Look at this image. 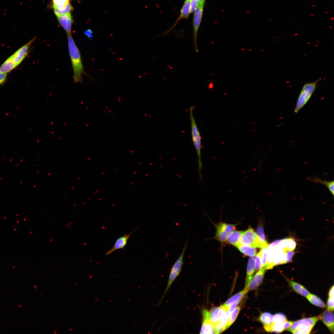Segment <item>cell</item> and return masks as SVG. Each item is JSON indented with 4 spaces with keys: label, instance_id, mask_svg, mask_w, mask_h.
I'll use <instances>...</instances> for the list:
<instances>
[{
    "label": "cell",
    "instance_id": "6da1fadb",
    "mask_svg": "<svg viewBox=\"0 0 334 334\" xmlns=\"http://www.w3.org/2000/svg\"><path fill=\"white\" fill-rule=\"evenodd\" d=\"M67 36L69 53L73 70L74 83H82V75L84 72L80 52L71 33L67 34Z\"/></svg>",
    "mask_w": 334,
    "mask_h": 334
},
{
    "label": "cell",
    "instance_id": "7a4b0ae2",
    "mask_svg": "<svg viewBox=\"0 0 334 334\" xmlns=\"http://www.w3.org/2000/svg\"><path fill=\"white\" fill-rule=\"evenodd\" d=\"M195 106H191L190 109V114L191 124V132L193 143L198 156V165L200 181L202 179L201 170L203 166L201 155V137L193 115V110Z\"/></svg>",
    "mask_w": 334,
    "mask_h": 334
},
{
    "label": "cell",
    "instance_id": "3957f363",
    "mask_svg": "<svg viewBox=\"0 0 334 334\" xmlns=\"http://www.w3.org/2000/svg\"><path fill=\"white\" fill-rule=\"evenodd\" d=\"M239 245H246L261 249L268 246L266 241L262 239L250 227L243 231L239 241Z\"/></svg>",
    "mask_w": 334,
    "mask_h": 334
},
{
    "label": "cell",
    "instance_id": "277c9868",
    "mask_svg": "<svg viewBox=\"0 0 334 334\" xmlns=\"http://www.w3.org/2000/svg\"><path fill=\"white\" fill-rule=\"evenodd\" d=\"M321 315L302 319L293 322L288 328V331L293 334H308L318 320Z\"/></svg>",
    "mask_w": 334,
    "mask_h": 334
},
{
    "label": "cell",
    "instance_id": "5b68a950",
    "mask_svg": "<svg viewBox=\"0 0 334 334\" xmlns=\"http://www.w3.org/2000/svg\"><path fill=\"white\" fill-rule=\"evenodd\" d=\"M321 79L310 82L306 83L303 86L298 96L294 110L296 113L307 103L310 98L317 87V85Z\"/></svg>",
    "mask_w": 334,
    "mask_h": 334
},
{
    "label": "cell",
    "instance_id": "8992f818",
    "mask_svg": "<svg viewBox=\"0 0 334 334\" xmlns=\"http://www.w3.org/2000/svg\"><path fill=\"white\" fill-rule=\"evenodd\" d=\"M188 239V238H187L186 240V243L183 247L181 254L171 268L167 285L163 295L161 299V301L160 302V303L162 300L163 297L169 290L171 285L178 276L181 270L183 264L184 257L185 252L187 248Z\"/></svg>",
    "mask_w": 334,
    "mask_h": 334
},
{
    "label": "cell",
    "instance_id": "52a82bcc",
    "mask_svg": "<svg viewBox=\"0 0 334 334\" xmlns=\"http://www.w3.org/2000/svg\"><path fill=\"white\" fill-rule=\"evenodd\" d=\"M236 225L220 222L215 225L216 233L215 237V239L221 243L226 241L228 236L233 231L235 230Z\"/></svg>",
    "mask_w": 334,
    "mask_h": 334
},
{
    "label": "cell",
    "instance_id": "ba28073f",
    "mask_svg": "<svg viewBox=\"0 0 334 334\" xmlns=\"http://www.w3.org/2000/svg\"><path fill=\"white\" fill-rule=\"evenodd\" d=\"M204 6L199 4L194 12L193 21V45L195 51L198 52L197 37L198 29L202 19Z\"/></svg>",
    "mask_w": 334,
    "mask_h": 334
},
{
    "label": "cell",
    "instance_id": "9c48e42d",
    "mask_svg": "<svg viewBox=\"0 0 334 334\" xmlns=\"http://www.w3.org/2000/svg\"><path fill=\"white\" fill-rule=\"evenodd\" d=\"M36 38V37H34L12 55L14 62L16 66L19 65L26 57L29 52L28 50Z\"/></svg>",
    "mask_w": 334,
    "mask_h": 334
},
{
    "label": "cell",
    "instance_id": "30bf717a",
    "mask_svg": "<svg viewBox=\"0 0 334 334\" xmlns=\"http://www.w3.org/2000/svg\"><path fill=\"white\" fill-rule=\"evenodd\" d=\"M203 322L200 334H215L214 325L210 318L209 312L204 309L202 311Z\"/></svg>",
    "mask_w": 334,
    "mask_h": 334
},
{
    "label": "cell",
    "instance_id": "8fae6325",
    "mask_svg": "<svg viewBox=\"0 0 334 334\" xmlns=\"http://www.w3.org/2000/svg\"><path fill=\"white\" fill-rule=\"evenodd\" d=\"M266 271L265 267L261 268L251 280L248 285L245 287V288L248 291L256 289L261 283Z\"/></svg>",
    "mask_w": 334,
    "mask_h": 334
},
{
    "label": "cell",
    "instance_id": "7c38bea8",
    "mask_svg": "<svg viewBox=\"0 0 334 334\" xmlns=\"http://www.w3.org/2000/svg\"><path fill=\"white\" fill-rule=\"evenodd\" d=\"M57 17L59 23L67 34L71 33L72 25L73 22L71 13L60 15Z\"/></svg>",
    "mask_w": 334,
    "mask_h": 334
},
{
    "label": "cell",
    "instance_id": "4fadbf2b",
    "mask_svg": "<svg viewBox=\"0 0 334 334\" xmlns=\"http://www.w3.org/2000/svg\"><path fill=\"white\" fill-rule=\"evenodd\" d=\"M273 248V265H275L284 264L285 262V254L286 251L279 245V244L275 246H272Z\"/></svg>",
    "mask_w": 334,
    "mask_h": 334
},
{
    "label": "cell",
    "instance_id": "5bb4252c",
    "mask_svg": "<svg viewBox=\"0 0 334 334\" xmlns=\"http://www.w3.org/2000/svg\"><path fill=\"white\" fill-rule=\"evenodd\" d=\"M139 226L136 227L130 233L126 234L118 238L112 248L106 253V255H108L118 249H123L126 246L128 240L131 234Z\"/></svg>",
    "mask_w": 334,
    "mask_h": 334
},
{
    "label": "cell",
    "instance_id": "9a60e30c",
    "mask_svg": "<svg viewBox=\"0 0 334 334\" xmlns=\"http://www.w3.org/2000/svg\"><path fill=\"white\" fill-rule=\"evenodd\" d=\"M229 315L227 311H225L219 320L213 324L215 334H220L225 330Z\"/></svg>",
    "mask_w": 334,
    "mask_h": 334
},
{
    "label": "cell",
    "instance_id": "2e32d148",
    "mask_svg": "<svg viewBox=\"0 0 334 334\" xmlns=\"http://www.w3.org/2000/svg\"><path fill=\"white\" fill-rule=\"evenodd\" d=\"M248 292V290L244 288L243 290L229 298L221 306L227 311L230 306L235 304H238Z\"/></svg>",
    "mask_w": 334,
    "mask_h": 334
},
{
    "label": "cell",
    "instance_id": "e0dca14e",
    "mask_svg": "<svg viewBox=\"0 0 334 334\" xmlns=\"http://www.w3.org/2000/svg\"><path fill=\"white\" fill-rule=\"evenodd\" d=\"M273 315L268 312L262 313L259 319L263 324L265 330L267 332H272V319Z\"/></svg>",
    "mask_w": 334,
    "mask_h": 334
},
{
    "label": "cell",
    "instance_id": "ac0fdd59",
    "mask_svg": "<svg viewBox=\"0 0 334 334\" xmlns=\"http://www.w3.org/2000/svg\"><path fill=\"white\" fill-rule=\"evenodd\" d=\"M332 311L327 310L321 316L323 323L332 333L334 332V314Z\"/></svg>",
    "mask_w": 334,
    "mask_h": 334
},
{
    "label": "cell",
    "instance_id": "d6986e66",
    "mask_svg": "<svg viewBox=\"0 0 334 334\" xmlns=\"http://www.w3.org/2000/svg\"><path fill=\"white\" fill-rule=\"evenodd\" d=\"M307 178L311 181L315 183H319L325 186L332 195H334V181H328L325 179V180L320 179L318 175L311 176Z\"/></svg>",
    "mask_w": 334,
    "mask_h": 334
},
{
    "label": "cell",
    "instance_id": "ffe728a7",
    "mask_svg": "<svg viewBox=\"0 0 334 334\" xmlns=\"http://www.w3.org/2000/svg\"><path fill=\"white\" fill-rule=\"evenodd\" d=\"M225 311L221 305L218 307H213L209 311V317L213 324L219 320Z\"/></svg>",
    "mask_w": 334,
    "mask_h": 334
},
{
    "label": "cell",
    "instance_id": "44dd1931",
    "mask_svg": "<svg viewBox=\"0 0 334 334\" xmlns=\"http://www.w3.org/2000/svg\"><path fill=\"white\" fill-rule=\"evenodd\" d=\"M285 278L291 287L299 294L306 297L310 293V292L301 284L287 277Z\"/></svg>",
    "mask_w": 334,
    "mask_h": 334
},
{
    "label": "cell",
    "instance_id": "7402d4cb",
    "mask_svg": "<svg viewBox=\"0 0 334 334\" xmlns=\"http://www.w3.org/2000/svg\"><path fill=\"white\" fill-rule=\"evenodd\" d=\"M255 256L250 257L248 263L247 273L245 287L248 285L251 280L255 270Z\"/></svg>",
    "mask_w": 334,
    "mask_h": 334
},
{
    "label": "cell",
    "instance_id": "603a6c76",
    "mask_svg": "<svg viewBox=\"0 0 334 334\" xmlns=\"http://www.w3.org/2000/svg\"><path fill=\"white\" fill-rule=\"evenodd\" d=\"M16 67L11 55L0 67V73L7 74Z\"/></svg>",
    "mask_w": 334,
    "mask_h": 334
},
{
    "label": "cell",
    "instance_id": "cb8c5ba5",
    "mask_svg": "<svg viewBox=\"0 0 334 334\" xmlns=\"http://www.w3.org/2000/svg\"><path fill=\"white\" fill-rule=\"evenodd\" d=\"M243 232L242 231L238 230L233 231L228 237L226 242L237 247L239 245V241Z\"/></svg>",
    "mask_w": 334,
    "mask_h": 334
},
{
    "label": "cell",
    "instance_id": "d4e9b609",
    "mask_svg": "<svg viewBox=\"0 0 334 334\" xmlns=\"http://www.w3.org/2000/svg\"><path fill=\"white\" fill-rule=\"evenodd\" d=\"M191 0H185L183 5L180 11V15L173 26L174 27L176 24L182 19H186L188 18L190 12Z\"/></svg>",
    "mask_w": 334,
    "mask_h": 334
},
{
    "label": "cell",
    "instance_id": "484cf974",
    "mask_svg": "<svg viewBox=\"0 0 334 334\" xmlns=\"http://www.w3.org/2000/svg\"><path fill=\"white\" fill-rule=\"evenodd\" d=\"M237 248L244 255L250 257L255 256L256 250L254 247L246 246L239 245Z\"/></svg>",
    "mask_w": 334,
    "mask_h": 334
},
{
    "label": "cell",
    "instance_id": "4316f807",
    "mask_svg": "<svg viewBox=\"0 0 334 334\" xmlns=\"http://www.w3.org/2000/svg\"><path fill=\"white\" fill-rule=\"evenodd\" d=\"M306 297L308 300L312 304L321 308L326 307L325 304L316 295L310 293Z\"/></svg>",
    "mask_w": 334,
    "mask_h": 334
},
{
    "label": "cell",
    "instance_id": "83f0119b",
    "mask_svg": "<svg viewBox=\"0 0 334 334\" xmlns=\"http://www.w3.org/2000/svg\"><path fill=\"white\" fill-rule=\"evenodd\" d=\"M241 308L239 306L236 308L230 314L225 330L228 328L233 323L238 315Z\"/></svg>",
    "mask_w": 334,
    "mask_h": 334
},
{
    "label": "cell",
    "instance_id": "f1b7e54d",
    "mask_svg": "<svg viewBox=\"0 0 334 334\" xmlns=\"http://www.w3.org/2000/svg\"><path fill=\"white\" fill-rule=\"evenodd\" d=\"M71 0H52V7L62 9L65 7Z\"/></svg>",
    "mask_w": 334,
    "mask_h": 334
},
{
    "label": "cell",
    "instance_id": "f546056e",
    "mask_svg": "<svg viewBox=\"0 0 334 334\" xmlns=\"http://www.w3.org/2000/svg\"><path fill=\"white\" fill-rule=\"evenodd\" d=\"M334 285L331 287L329 292V297L327 301V310L333 311L334 310Z\"/></svg>",
    "mask_w": 334,
    "mask_h": 334
},
{
    "label": "cell",
    "instance_id": "4dcf8cb0",
    "mask_svg": "<svg viewBox=\"0 0 334 334\" xmlns=\"http://www.w3.org/2000/svg\"><path fill=\"white\" fill-rule=\"evenodd\" d=\"M73 7L70 3H69L64 8L62 9H54L55 15L57 16L59 15L70 13L73 10Z\"/></svg>",
    "mask_w": 334,
    "mask_h": 334
},
{
    "label": "cell",
    "instance_id": "1f68e13d",
    "mask_svg": "<svg viewBox=\"0 0 334 334\" xmlns=\"http://www.w3.org/2000/svg\"><path fill=\"white\" fill-rule=\"evenodd\" d=\"M286 320V317L284 314L280 313H277L273 316L272 324L283 323Z\"/></svg>",
    "mask_w": 334,
    "mask_h": 334
},
{
    "label": "cell",
    "instance_id": "d6a6232c",
    "mask_svg": "<svg viewBox=\"0 0 334 334\" xmlns=\"http://www.w3.org/2000/svg\"><path fill=\"white\" fill-rule=\"evenodd\" d=\"M261 250L255 257V270L257 271L261 268Z\"/></svg>",
    "mask_w": 334,
    "mask_h": 334
},
{
    "label": "cell",
    "instance_id": "836d02e7",
    "mask_svg": "<svg viewBox=\"0 0 334 334\" xmlns=\"http://www.w3.org/2000/svg\"><path fill=\"white\" fill-rule=\"evenodd\" d=\"M267 247L262 249L261 250V268L265 267L267 259Z\"/></svg>",
    "mask_w": 334,
    "mask_h": 334
},
{
    "label": "cell",
    "instance_id": "e575fe53",
    "mask_svg": "<svg viewBox=\"0 0 334 334\" xmlns=\"http://www.w3.org/2000/svg\"><path fill=\"white\" fill-rule=\"evenodd\" d=\"M284 330V323L272 324V332L279 333Z\"/></svg>",
    "mask_w": 334,
    "mask_h": 334
},
{
    "label": "cell",
    "instance_id": "d590c367",
    "mask_svg": "<svg viewBox=\"0 0 334 334\" xmlns=\"http://www.w3.org/2000/svg\"><path fill=\"white\" fill-rule=\"evenodd\" d=\"M257 234L259 237L263 240L266 241L263 227L262 225H259L257 229Z\"/></svg>",
    "mask_w": 334,
    "mask_h": 334
},
{
    "label": "cell",
    "instance_id": "8d00e7d4",
    "mask_svg": "<svg viewBox=\"0 0 334 334\" xmlns=\"http://www.w3.org/2000/svg\"><path fill=\"white\" fill-rule=\"evenodd\" d=\"M289 239L288 238L283 239L281 240L279 244V245L286 252L288 251V247Z\"/></svg>",
    "mask_w": 334,
    "mask_h": 334
},
{
    "label": "cell",
    "instance_id": "74e56055",
    "mask_svg": "<svg viewBox=\"0 0 334 334\" xmlns=\"http://www.w3.org/2000/svg\"><path fill=\"white\" fill-rule=\"evenodd\" d=\"M199 4L198 0H191L190 12H194Z\"/></svg>",
    "mask_w": 334,
    "mask_h": 334
},
{
    "label": "cell",
    "instance_id": "f35d334b",
    "mask_svg": "<svg viewBox=\"0 0 334 334\" xmlns=\"http://www.w3.org/2000/svg\"><path fill=\"white\" fill-rule=\"evenodd\" d=\"M294 252L292 251H287L285 254V262L286 263L290 262L292 261L293 257L294 254Z\"/></svg>",
    "mask_w": 334,
    "mask_h": 334
},
{
    "label": "cell",
    "instance_id": "ab89813d",
    "mask_svg": "<svg viewBox=\"0 0 334 334\" xmlns=\"http://www.w3.org/2000/svg\"><path fill=\"white\" fill-rule=\"evenodd\" d=\"M296 243L295 241L292 238H289L288 247V250H293L295 248Z\"/></svg>",
    "mask_w": 334,
    "mask_h": 334
},
{
    "label": "cell",
    "instance_id": "60d3db41",
    "mask_svg": "<svg viewBox=\"0 0 334 334\" xmlns=\"http://www.w3.org/2000/svg\"><path fill=\"white\" fill-rule=\"evenodd\" d=\"M7 74V73H0V86L2 85L6 82Z\"/></svg>",
    "mask_w": 334,
    "mask_h": 334
},
{
    "label": "cell",
    "instance_id": "b9f144b4",
    "mask_svg": "<svg viewBox=\"0 0 334 334\" xmlns=\"http://www.w3.org/2000/svg\"><path fill=\"white\" fill-rule=\"evenodd\" d=\"M84 34L89 39H92L93 37L92 32L91 29H88L84 32Z\"/></svg>",
    "mask_w": 334,
    "mask_h": 334
},
{
    "label": "cell",
    "instance_id": "7bdbcfd3",
    "mask_svg": "<svg viewBox=\"0 0 334 334\" xmlns=\"http://www.w3.org/2000/svg\"><path fill=\"white\" fill-rule=\"evenodd\" d=\"M294 321H289L286 320L284 323V330L289 328L293 323Z\"/></svg>",
    "mask_w": 334,
    "mask_h": 334
},
{
    "label": "cell",
    "instance_id": "ee69618b",
    "mask_svg": "<svg viewBox=\"0 0 334 334\" xmlns=\"http://www.w3.org/2000/svg\"><path fill=\"white\" fill-rule=\"evenodd\" d=\"M238 304V303L235 304L230 306L227 311L229 314L236 308Z\"/></svg>",
    "mask_w": 334,
    "mask_h": 334
},
{
    "label": "cell",
    "instance_id": "f6af8a7d",
    "mask_svg": "<svg viewBox=\"0 0 334 334\" xmlns=\"http://www.w3.org/2000/svg\"><path fill=\"white\" fill-rule=\"evenodd\" d=\"M199 4L204 5L206 0H198Z\"/></svg>",
    "mask_w": 334,
    "mask_h": 334
}]
</instances>
